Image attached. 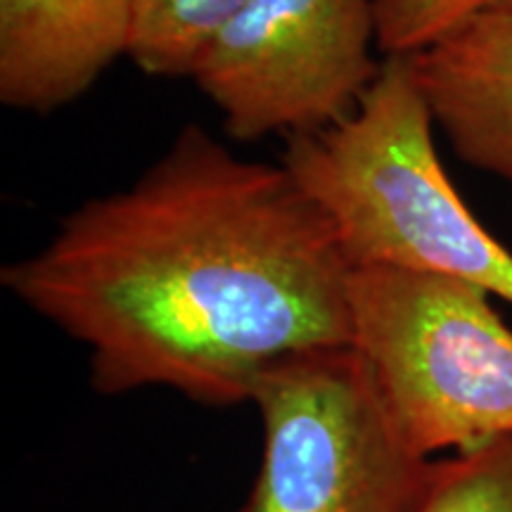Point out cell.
Listing matches in <instances>:
<instances>
[{
  "mask_svg": "<svg viewBox=\"0 0 512 512\" xmlns=\"http://www.w3.org/2000/svg\"><path fill=\"white\" fill-rule=\"evenodd\" d=\"M351 264L285 164L249 162L202 126L136 183L83 202L0 285L83 344L91 384L252 401L280 358L351 344Z\"/></svg>",
  "mask_w": 512,
  "mask_h": 512,
  "instance_id": "6da1fadb",
  "label": "cell"
},
{
  "mask_svg": "<svg viewBox=\"0 0 512 512\" xmlns=\"http://www.w3.org/2000/svg\"><path fill=\"white\" fill-rule=\"evenodd\" d=\"M408 55L384 57L361 105L290 136L280 162L335 226L351 268L451 275L512 304V252L453 188Z\"/></svg>",
  "mask_w": 512,
  "mask_h": 512,
  "instance_id": "7a4b0ae2",
  "label": "cell"
},
{
  "mask_svg": "<svg viewBox=\"0 0 512 512\" xmlns=\"http://www.w3.org/2000/svg\"><path fill=\"white\" fill-rule=\"evenodd\" d=\"M491 297L451 275L351 268V347L422 458L512 434V330Z\"/></svg>",
  "mask_w": 512,
  "mask_h": 512,
  "instance_id": "3957f363",
  "label": "cell"
},
{
  "mask_svg": "<svg viewBox=\"0 0 512 512\" xmlns=\"http://www.w3.org/2000/svg\"><path fill=\"white\" fill-rule=\"evenodd\" d=\"M264 453L238 512H422L434 463L384 411L356 349L280 358L254 384Z\"/></svg>",
  "mask_w": 512,
  "mask_h": 512,
  "instance_id": "277c9868",
  "label": "cell"
},
{
  "mask_svg": "<svg viewBox=\"0 0 512 512\" xmlns=\"http://www.w3.org/2000/svg\"><path fill=\"white\" fill-rule=\"evenodd\" d=\"M375 50V0H254L204 48L190 79L230 138H290L361 105L384 62Z\"/></svg>",
  "mask_w": 512,
  "mask_h": 512,
  "instance_id": "5b68a950",
  "label": "cell"
},
{
  "mask_svg": "<svg viewBox=\"0 0 512 512\" xmlns=\"http://www.w3.org/2000/svg\"><path fill=\"white\" fill-rule=\"evenodd\" d=\"M136 0H0V102L48 114L128 57Z\"/></svg>",
  "mask_w": 512,
  "mask_h": 512,
  "instance_id": "8992f818",
  "label": "cell"
},
{
  "mask_svg": "<svg viewBox=\"0 0 512 512\" xmlns=\"http://www.w3.org/2000/svg\"><path fill=\"white\" fill-rule=\"evenodd\" d=\"M408 57L453 152L512 183V8L482 12Z\"/></svg>",
  "mask_w": 512,
  "mask_h": 512,
  "instance_id": "52a82bcc",
  "label": "cell"
},
{
  "mask_svg": "<svg viewBox=\"0 0 512 512\" xmlns=\"http://www.w3.org/2000/svg\"><path fill=\"white\" fill-rule=\"evenodd\" d=\"M254 0H136L128 57L150 76H188L204 48Z\"/></svg>",
  "mask_w": 512,
  "mask_h": 512,
  "instance_id": "ba28073f",
  "label": "cell"
},
{
  "mask_svg": "<svg viewBox=\"0 0 512 512\" xmlns=\"http://www.w3.org/2000/svg\"><path fill=\"white\" fill-rule=\"evenodd\" d=\"M422 512H512V434L437 460Z\"/></svg>",
  "mask_w": 512,
  "mask_h": 512,
  "instance_id": "9c48e42d",
  "label": "cell"
},
{
  "mask_svg": "<svg viewBox=\"0 0 512 512\" xmlns=\"http://www.w3.org/2000/svg\"><path fill=\"white\" fill-rule=\"evenodd\" d=\"M512 8V0H375L377 50L413 55L482 12Z\"/></svg>",
  "mask_w": 512,
  "mask_h": 512,
  "instance_id": "30bf717a",
  "label": "cell"
}]
</instances>
